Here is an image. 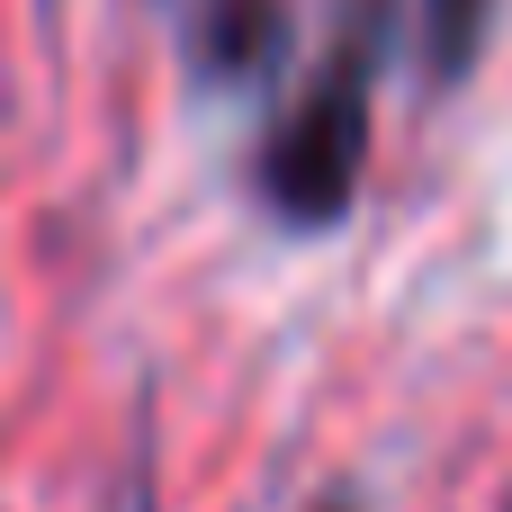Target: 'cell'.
I'll return each mask as SVG.
<instances>
[{
    "label": "cell",
    "instance_id": "6da1fadb",
    "mask_svg": "<svg viewBox=\"0 0 512 512\" xmlns=\"http://www.w3.org/2000/svg\"><path fill=\"white\" fill-rule=\"evenodd\" d=\"M378 45H387V0H351L342 36L324 45V63L306 72V90L288 99V117L261 144V189L279 216L324 225L351 207L360 162H369V81H378Z\"/></svg>",
    "mask_w": 512,
    "mask_h": 512
},
{
    "label": "cell",
    "instance_id": "7a4b0ae2",
    "mask_svg": "<svg viewBox=\"0 0 512 512\" xmlns=\"http://www.w3.org/2000/svg\"><path fill=\"white\" fill-rule=\"evenodd\" d=\"M279 27V0H207L198 9V54L207 63H252Z\"/></svg>",
    "mask_w": 512,
    "mask_h": 512
},
{
    "label": "cell",
    "instance_id": "3957f363",
    "mask_svg": "<svg viewBox=\"0 0 512 512\" xmlns=\"http://www.w3.org/2000/svg\"><path fill=\"white\" fill-rule=\"evenodd\" d=\"M486 9H495V0H423V54H432V72H459V63L477 54Z\"/></svg>",
    "mask_w": 512,
    "mask_h": 512
}]
</instances>
